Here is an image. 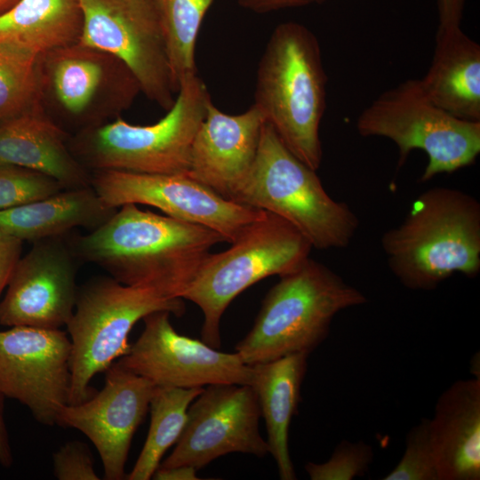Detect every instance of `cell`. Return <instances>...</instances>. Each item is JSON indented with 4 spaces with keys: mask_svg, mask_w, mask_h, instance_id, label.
Returning <instances> with one entry per match:
<instances>
[{
    "mask_svg": "<svg viewBox=\"0 0 480 480\" xmlns=\"http://www.w3.org/2000/svg\"><path fill=\"white\" fill-rule=\"evenodd\" d=\"M4 1H6V0H0V4H1L2 3H4Z\"/></svg>",
    "mask_w": 480,
    "mask_h": 480,
    "instance_id": "obj_37",
    "label": "cell"
},
{
    "mask_svg": "<svg viewBox=\"0 0 480 480\" xmlns=\"http://www.w3.org/2000/svg\"><path fill=\"white\" fill-rule=\"evenodd\" d=\"M54 476L59 480H99L93 457L86 444L68 441L52 455Z\"/></svg>",
    "mask_w": 480,
    "mask_h": 480,
    "instance_id": "obj_31",
    "label": "cell"
},
{
    "mask_svg": "<svg viewBox=\"0 0 480 480\" xmlns=\"http://www.w3.org/2000/svg\"><path fill=\"white\" fill-rule=\"evenodd\" d=\"M465 0H437V32L460 28Z\"/></svg>",
    "mask_w": 480,
    "mask_h": 480,
    "instance_id": "obj_33",
    "label": "cell"
},
{
    "mask_svg": "<svg viewBox=\"0 0 480 480\" xmlns=\"http://www.w3.org/2000/svg\"><path fill=\"white\" fill-rule=\"evenodd\" d=\"M70 355V340L60 329L0 331V395L25 405L37 422L57 425L69 400Z\"/></svg>",
    "mask_w": 480,
    "mask_h": 480,
    "instance_id": "obj_15",
    "label": "cell"
},
{
    "mask_svg": "<svg viewBox=\"0 0 480 480\" xmlns=\"http://www.w3.org/2000/svg\"><path fill=\"white\" fill-rule=\"evenodd\" d=\"M80 261L97 265L119 283L180 298L215 244L216 231L127 204L99 228L70 235Z\"/></svg>",
    "mask_w": 480,
    "mask_h": 480,
    "instance_id": "obj_1",
    "label": "cell"
},
{
    "mask_svg": "<svg viewBox=\"0 0 480 480\" xmlns=\"http://www.w3.org/2000/svg\"><path fill=\"white\" fill-rule=\"evenodd\" d=\"M170 315L156 311L146 316L141 334L116 362L154 386L192 388L213 384L250 385L252 367L237 353H224L204 341L178 333Z\"/></svg>",
    "mask_w": 480,
    "mask_h": 480,
    "instance_id": "obj_13",
    "label": "cell"
},
{
    "mask_svg": "<svg viewBox=\"0 0 480 480\" xmlns=\"http://www.w3.org/2000/svg\"><path fill=\"white\" fill-rule=\"evenodd\" d=\"M326 84L315 34L295 21L277 25L259 62L253 105L287 148L315 171L323 159Z\"/></svg>",
    "mask_w": 480,
    "mask_h": 480,
    "instance_id": "obj_3",
    "label": "cell"
},
{
    "mask_svg": "<svg viewBox=\"0 0 480 480\" xmlns=\"http://www.w3.org/2000/svg\"><path fill=\"white\" fill-rule=\"evenodd\" d=\"M40 105L39 59L0 50V124Z\"/></svg>",
    "mask_w": 480,
    "mask_h": 480,
    "instance_id": "obj_27",
    "label": "cell"
},
{
    "mask_svg": "<svg viewBox=\"0 0 480 480\" xmlns=\"http://www.w3.org/2000/svg\"><path fill=\"white\" fill-rule=\"evenodd\" d=\"M64 188L44 172L0 163V211L44 199Z\"/></svg>",
    "mask_w": 480,
    "mask_h": 480,
    "instance_id": "obj_28",
    "label": "cell"
},
{
    "mask_svg": "<svg viewBox=\"0 0 480 480\" xmlns=\"http://www.w3.org/2000/svg\"><path fill=\"white\" fill-rule=\"evenodd\" d=\"M78 42L121 60L140 92L162 108L174 102L175 86L153 0H79Z\"/></svg>",
    "mask_w": 480,
    "mask_h": 480,
    "instance_id": "obj_11",
    "label": "cell"
},
{
    "mask_svg": "<svg viewBox=\"0 0 480 480\" xmlns=\"http://www.w3.org/2000/svg\"><path fill=\"white\" fill-rule=\"evenodd\" d=\"M363 137H384L397 147V168L414 149L428 155L420 181L475 163L480 153V122L459 119L434 104L420 79L385 91L359 115Z\"/></svg>",
    "mask_w": 480,
    "mask_h": 480,
    "instance_id": "obj_9",
    "label": "cell"
},
{
    "mask_svg": "<svg viewBox=\"0 0 480 480\" xmlns=\"http://www.w3.org/2000/svg\"><path fill=\"white\" fill-rule=\"evenodd\" d=\"M197 469L194 467L182 465L169 468L159 467L152 478L156 480H197Z\"/></svg>",
    "mask_w": 480,
    "mask_h": 480,
    "instance_id": "obj_35",
    "label": "cell"
},
{
    "mask_svg": "<svg viewBox=\"0 0 480 480\" xmlns=\"http://www.w3.org/2000/svg\"><path fill=\"white\" fill-rule=\"evenodd\" d=\"M265 123L253 104L229 115L211 101L192 142L187 175L232 201L254 164Z\"/></svg>",
    "mask_w": 480,
    "mask_h": 480,
    "instance_id": "obj_18",
    "label": "cell"
},
{
    "mask_svg": "<svg viewBox=\"0 0 480 480\" xmlns=\"http://www.w3.org/2000/svg\"><path fill=\"white\" fill-rule=\"evenodd\" d=\"M381 247L388 265L411 290L429 291L455 273L480 272V203L444 187L416 197L404 220L386 231Z\"/></svg>",
    "mask_w": 480,
    "mask_h": 480,
    "instance_id": "obj_2",
    "label": "cell"
},
{
    "mask_svg": "<svg viewBox=\"0 0 480 480\" xmlns=\"http://www.w3.org/2000/svg\"><path fill=\"white\" fill-rule=\"evenodd\" d=\"M22 242L0 228V295L20 259Z\"/></svg>",
    "mask_w": 480,
    "mask_h": 480,
    "instance_id": "obj_32",
    "label": "cell"
},
{
    "mask_svg": "<svg viewBox=\"0 0 480 480\" xmlns=\"http://www.w3.org/2000/svg\"><path fill=\"white\" fill-rule=\"evenodd\" d=\"M78 261L69 234L33 243L0 302V324L60 329L75 310Z\"/></svg>",
    "mask_w": 480,
    "mask_h": 480,
    "instance_id": "obj_16",
    "label": "cell"
},
{
    "mask_svg": "<svg viewBox=\"0 0 480 480\" xmlns=\"http://www.w3.org/2000/svg\"><path fill=\"white\" fill-rule=\"evenodd\" d=\"M422 88L430 100L453 116L480 122V45L461 28L436 32Z\"/></svg>",
    "mask_w": 480,
    "mask_h": 480,
    "instance_id": "obj_21",
    "label": "cell"
},
{
    "mask_svg": "<svg viewBox=\"0 0 480 480\" xmlns=\"http://www.w3.org/2000/svg\"><path fill=\"white\" fill-rule=\"evenodd\" d=\"M373 460L368 444L340 441L332 456L323 463L308 462L305 470L311 480H352L364 476Z\"/></svg>",
    "mask_w": 480,
    "mask_h": 480,
    "instance_id": "obj_30",
    "label": "cell"
},
{
    "mask_svg": "<svg viewBox=\"0 0 480 480\" xmlns=\"http://www.w3.org/2000/svg\"><path fill=\"white\" fill-rule=\"evenodd\" d=\"M230 244L205 258L182 297L202 310V340L215 348L220 347V320L231 301L260 280L296 270L313 249L291 223L267 211Z\"/></svg>",
    "mask_w": 480,
    "mask_h": 480,
    "instance_id": "obj_7",
    "label": "cell"
},
{
    "mask_svg": "<svg viewBox=\"0 0 480 480\" xmlns=\"http://www.w3.org/2000/svg\"><path fill=\"white\" fill-rule=\"evenodd\" d=\"M214 0H153L164 35L172 78L180 83L197 74L196 45L200 27Z\"/></svg>",
    "mask_w": 480,
    "mask_h": 480,
    "instance_id": "obj_26",
    "label": "cell"
},
{
    "mask_svg": "<svg viewBox=\"0 0 480 480\" xmlns=\"http://www.w3.org/2000/svg\"><path fill=\"white\" fill-rule=\"evenodd\" d=\"M91 186L109 207H156L172 218L207 227L232 243L265 211L226 199L187 174L91 172Z\"/></svg>",
    "mask_w": 480,
    "mask_h": 480,
    "instance_id": "obj_12",
    "label": "cell"
},
{
    "mask_svg": "<svg viewBox=\"0 0 480 480\" xmlns=\"http://www.w3.org/2000/svg\"><path fill=\"white\" fill-rule=\"evenodd\" d=\"M185 310L183 299L125 285L110 276H93L78 286L75 310L66 325L71 342L68 404L95 394L92 378L128 352V336L138 321L156 311L181 316Z\"/></svg>",
    "mask_w": 480,
    "mask_h": 480,
    "instance_id": "obj_8",
    "label": "cell"
},
{
    "mask_svg": "<svg viewBox=\"0 0 480 480\" xmlns=\"http://www.w3.org/2000/svg\"><path fill=\"white\" fill-rule=\"evenodd\" d=\"M316 172L266 122L254 164L232 201L283 218L312 248H345L356 233L358 218L346 203L327 194Z\"/></svg>",
    "mask_w": 480,
    "mask_h": 480,
    "instance_id": "obj_6",
    "label": "cell"
},
{
    "mask_svg": "<svg viewBox=\"0 0 480 480\" xmlns=\"http://www.w3.org/2000/svg\"><path fill=\"white\" fill-rule=\"evenodd\" d=\"M12 461V453L4 417V396L0 395V464L9 468Z\"/></svg>",
    "mask_w": 480,
    "mask_h": 480,
    "instance_id": "obj_36",
    "label": "cell"
},
{
    "mask_svg": "<svg viewBox=\"0 0 480 480\" xmlns=\"http://www.w3.org/2000/svg\"><path fill=\"white\" fill-rule=\"evenodd\" d=\"M383 480H439L429 419L423 418L405 436L404 452Z\"/></svg>",
    "mask_w": 480,
    "mask_h": 480,
    "instance_id": "obj_29",
    "label": "cell"
},
{
    "mask_svg": "<svg viewBox=\"0 0 480 480\" xmlns=\"http://www.w3.org/2000/svg\"><path fill=\"white\" fill-rule=\"evenodd\" d=\"M429 422L439 480H479L480 377L449 386Z\"/></svg>",
    "mask_w": 480,
    "mask_h": 480,
    "instance_id": "obj_19",
    "label": "cell"
},
{
    "mask_svg": "<svg viewBox=\"0 0 480 480\" xmlns=\"http://www.w3.org/2000/svg\"><path fill=\"white\" fill-rule=\"evenodd\" d=\"M279 277L252 327L236 346L248 365L296 353L309 355L328 336L339 312L368 301L361 291L310 257Z\"/></svg>",
    "mask_w": 480,
    "mask_h": 480,
    "instance_id": "obj_4",
    "label": "cell"
},
{
    "mask_svg": "<svg viewBox=\"0 0 480 480\" xmlns=\"http://www.w3.org/2000/svg\"><path fill=\"white\" fill-rule=\"evenodd\" d=\"M309 355L296 353L276 360L251 365L253 389L266 424V440L279 477L294 480L296 474L289 452V428L298 412L300 388Z\"/></svg>",
    "mask_w": 480,
    "mask_h": 480,
    "instance_id": "obj_22",
    "label": "cell"
},
{
    "mask_svg": "<svg viewBox=\"0 0 480 480\" xmlns=\"http://www.w3.org/2000/svg\"><path fill=\"white\" fill-rule=\"evenodd\" d=\"M117 209L106 205L92 186L64 188L44 199L0 211V228L34 243L66 236L76 228L93 231Z\"/></svg>",
    "mask_w": 480,
    "mask_h": 480,
    "instance_id": "obj_23",
    "label": "cell"
},
{
    "mask_svg": "<svg viewBox=\"0 0 480 480\" xmlns=\"http://www.w3.org/2000/svg\"><path fill=\"white\" fill-rule=\"evenodd\" d=\"M105 373L102 389L80 404L63 406L57 425L87 436L98 451L104 478L122 480L132 437L149 411L155 386L116 362Z\"/></svg>",
    "mask_w": 480,
    "mask_h": 480,
    "instance_id": "obj_17",
    "label": "cell"
},
{
    "mask_svg": "<svg viewBox=\"0 0 480 480\" xmlns=\"http://www.w3.org/2000/svg\"><path fill=\"white\" fill-rule=\"evenodd\" d=\"M39 71L43 107L75 133L118 117L141 92L121 60L78 41L40 57Z\"/></svg>",
    "mask_w": 480,
    "mask_h": 480,
    "instance_id": "obj_10",
    "label": "cell"
},
{
    "mask_svg": "<svg viewBox=\"0 0 480 480\" xmlns=\"http://www.w3.org/2000/svg\"><path fill=\"white\" fill-rule=\"evenodd\" d=\"M79 0H19L0 14V50L32 59L79 40Z\"/></svg>",
    "mask_w": 480,
    "mask_h": 480,
    "instance_id": "obj_24",
    "label": "cell"
},
{
    "mask_svg": "<svg viewBox=\"0 0 480 480\" xmlns=\"http://www.w3.org/2000/svg\"><path fill=\"white\" fill-rule=\"evenodd\" d=\"M69 137L37 106L0 124V163L44 172L65 188L91 186V172L71 153Z\"/></svg>",
    "mask_w": 480,
    "mask_h": 480,
    "instance_id": "obj_20",
    "label": "cell"
},
{
    "mask_svg": "<svg viewBox=\"0 0 480 480\" xmlns=\"http://www.w3.org/2000/svg\"><path fill=\"white\" fill-rule=\"evenodd\" d=\"M243 8L257 13H266L279 10L322 3L325 0H236Z\"/></svg>",
    "mask_w": 480,
    "mask_h": 480,
    "instance_id": "obj_34",
    "label": "cell"
},
{
    "mask_svg": "<svg viewBox=\"0 0 480 480\" xmlns=\"http://www.w3.org/2000/svg\"><path fill=\"white\" fill-rule=\"evenodd\" d=\"M260 417L250 385L206 386L190 404L183 431L159 467L188 465L199 470L231 452L265 457L269 448L259 430Z\"/></svg>",
    "mask_w": 480,
    "mask_h": 480,
    "instance_id": "obj_14",
    "label": "cell"
},
{
    "mask_svg": "<svg viewBox=\"0 0 480 480\" xmlns=\"http://www.w3.org/2000/svg\"><path fill=\"white\" fill-rule=\"evenodd\" d=\"M211 101L196 74L180 83L172 106L156 123L138 125L118 116L70 135L68 148L89 172L187 174L192 142Z\"/></svg>",
    "mask_w": 480,
    "mask_h": 480,
    "instance_id": "obj_5",
    "label": "cell"
},
{
    "mask_svg": "<svg viewBox=\"0 0 480 480\" xmlns=\"http://www.w3.org/2000/svg\"><path fill=\"white\" fill-rule=\"evenodd\" d=\"M203 389L155 386L149 402L148 436L125 479L152 478L166 451L179 440L187 421L188 407Z\"/></svg>",
    "mask_w": 480,
    "mask_h": 480,
    "instance_id": "obj_25",
    "label": "cell"
}]
</instances>
